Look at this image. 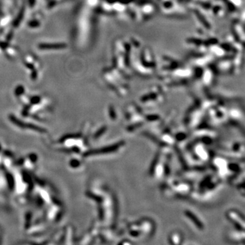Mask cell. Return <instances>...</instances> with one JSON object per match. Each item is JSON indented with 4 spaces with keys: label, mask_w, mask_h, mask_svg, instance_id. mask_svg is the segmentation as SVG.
I'll return each instance as SVG.
<instances>
[{
    "label": "cell",
    "mask_w": 245,
    "mask_h": 245,
    "mask_svg": "<svg viewBox=\"0 0 245 245\" xmlns=\"http://www.w3.org/2000/svg\"><path fill=\"white\" fill-rule=\"evenodd\" d=\"M63 46L61 44H42L38 46V47L41 50H51V49H57V48H61Z\"/></svg>",
    "instance_id": "obj_1"
},
{
    "label": "cell",
    "mask_w": 245,
    "mask_h": 245,
    "mask_svg": "<svg viewBox=\"0 0 245 245\" xmlns=\"http://www.w3.org/2000/svg\"><path fill=\"white\" fill-rule=\"evenodd\" d=\"M29 159H30L31 162H33V163L37 161V159H38V158H37V156L35 154L29 155Z\"/></svg>",
    "instance_id": "obj_2"
},
{
    "label": "cell",
    "mask_w": 245,
    "mask_h": 245,
    "mask_svg": "<svg viewBox=\"0 0 245 245\" xmlns=\"http://www.w3.org/2000/svg\"><path fill=\"white\" fill-rule=\"evenodd\" d=\"M40 97H35V98H33L32 99V101H31V102L33 103V104H37V103H38L40 102Z\"/></svg>",
    "instance_id": "obj_3"
},
{
    "label": "cell",
    "mask_w": 245,
    "mask_h": 245,
    "mask_svg": "<svg viewBox=\"0 0 245 245\" xmlns=\"http://www.w3.org/2000/svg\"><path fill=\"white\" fill-rule=\"evenodd\" d=\"M29 4H30L31 6L32 7V6H33V5H34V4H35V0H29Z\"/></svg>",
    "instance_id": "obj_4"
},
{
    "label": "cell",
    "mask_w": 245,
    "mask_h": 245,
    "mask_svg": "<svg viewBox=\"0 0 245 245\" xmlns=\"http://www.w3.org/2000/svg\"><path fill=\"white\" fill-rule=\"evenodd\" d=\"M0 149H1V146H0Z\"/></svg>",
    "instance_id": "obj_5"
}]
</instances>
